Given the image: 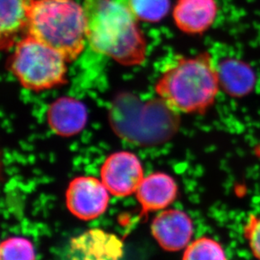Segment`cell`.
Masks as SVG:
<instances>
[{
	"label": "cell",
	"mask_w": 260,
	"mask_h": 260,
	"mask_svg": "<svg viewBox=\"0 0 260 260\" xmlns=\"http://www.w3.org/2000/svg\"><path fill=\"white\" fill-rule=\"evenodd\" d=\"M178 184L173 177L165 173H154L143 179L136 192L142 206V214L165 210L175 201Z\"/></svg>",
	"instance_id": "7c38bea8"
},
{
	"label": "cell",
	"mask_w": 260,
	"mask_h": 260,
	"mask_svg": "<svg viewBox=\"0 0 260 260\" xmlns=\"http://www.w3.org/2000/svg\"><path fill=\"white\" fill-rule=\"evenodd\" d=\"M101 178L110 194L117 197H129L137 192L144 179L143 166L133 152H115L101 166Z\"/></svg>",
	"instance_id": "52a82bcc"
},
{
	"label": "cell",
	"mask_w": 260,
	"mask_h": 260,
	"mask_svg": "<svg viewBox=\"0 0 260 260\" xmlns=\"http://www.w3.org/2000/svg\"><path fill=\"white\" fill-rule=\"evenodd\" d=\"M217 0H176L173 20L187 35H202L212 27L218 16Z\"/></svg>",
	"instance_id": "30bf717a"
},
{
	"label": "cell",
	"mask_w": 260,
	"mask_h": 260,
	"mask_svg": "<svg viewBox=\"0 0 260 260\" xmlns=\"http://www.w3.org/2000/svg\"><path fill=\"white\" fill-rule=\"evenodd\" d=\"M0 45L8 52L26 33V0H0Z\"/></svg>",
	"instance_id": "5bb4252c"
},
{
	"label": "cell",
	"mask_w": 260,
	"mask_h": 260,
	"mask_svg": "<svg viewBox=\"0 0 260 260\" xmlns=\"http://www.w3.org/2000/svg\"><path fill=\"white\" fill-rule=\"evenodd\" d=\"M8 69L24 88L47 90L67 83V61L57 50L25 34L14 47Z\"/></svg>",
	"instance_id": "5b68a950"
},
{
	"label": "cell",
	"mask_w": 260,
	"mask_h": 260,
	"mask_svg": "<svg viewBox=\"0 0 260 260\" xmlns=\"http://www.w3.org/2000/svg\"><path fill=\"white\" fill-rule=\"evenodd\" d=\"M138 20L157 23L165 19L171 7L170 0H120Z\"/></svg>",
	"instance_id": "9a60e30c"
},
{
	"label": "cell",
	"mask_w": 260,
	"mask_h": 260,
	"mask_svg": "<svg viewBox=\"0 0 260 260\" xmlns=\"http://www.w3.org/2000/svg\"><path fill=\"white\" fill-rule=\"evenodd\" d=\"M221 90L216 61L211 52L177 57L165 69L155 91L179 114H203Z\"/></svg>",
	"instance_id": "7a4b0ae2"
},
{
	"label": "cell",
	"mask_w": 260,
	"mask_h": 260,
	"mask_svg": "<svg viewBox=\"0 0 260 260\" xmlns=\"http://www.w3.org/2000/svg\"><path fill=\"white\" fill-rule=\"evenodd\" d=\"M152 236L161 248L170 252L184 250L192 241L194 224L184 211L177 209L165 210L151 225Z\"/></svg>",
	"instance_id": "ba28073f"
},
{
	"label": "cell",
	"mask_w": 260,
	"mask_h": 260,
	"mask_svg": "<svg viewBox=\"0 0 260 260\" xmlns=\"http://www.w3.org/2000/svg\"><path fill=\"white\" fill-rule=\"evenodd\" d=\"M221 89L234 98H242L253 90L256 74L248 63L238 58H225L216 63Z\"/></svg>",
	"instance_id": "4fadbf2b"
},
{
	"label": "cell",
	"mask_w": 260,
	"mask_h": 260,
	"mask_svg": "<svg viewBox=\"0 0 260 260\" xmlns=\"http://www.w3.org/2000/svg\"><path fill=\"white\" fill-rule=\"evenodd\" d=\"M86 38L94 52L123 66H138L147 57V42L134 17L120 0H84Z\"/></svg>",
	"instance_id": "6da1fadb"
},
{
	"label": "cell",
	"mask_w": 260,
	"mask_h": 260,
	"mask_svg": "<svg viewBox=\"0 0 260 260\" xmlns=\"http://www.w3.org/2000/svg\"><path fill=\"white\" fill-rule=\"evenodd\" d=\"M109 120L118 137L141 147L166 143L180 125L179 114L162 99L141 102L130 94H120L116 99Z\"/></svg>",
	"instance_id": "277c9868"
},
{
	"label": "cell",
	"mask_w": 260,
	"mask_h": 260,
	"mask_svg": "<svg viewBox=\"0 0 260 260\" xmlns=\"http://www.w3.org/2000/svg\"><path fill=\"white\" fill-rule=\"evenodd\" d=\"M226 251L221 243L209 237L191 241L184 248L183 259H226Z\"/></svg>",
	"instance_id": "2e32d148"
},
{
	"label": "cell",
	"mask_w": 260,
	"mask_h": 260,
	"mask_svg": "<svg viewBox=\"0 0 260 260\" xmlns=\"http://www.w3.org/2000/svg\"><path fill=\"white\" fill-rule=\"evenodd\" d=\"M35 258L33 244L26 238H8L3 241L0 246V258L2 260H33Z\"/></svg>",
	"instance_id": "e0dca14e"
},
{
	"label": "cell",
	"mask_w": 260,
	"mask_h": 260,
	"mask_svg": "<svg viewBox=\"0 0 260 260\" xmlns=\"http://www.w3.org/2000/svg\"><path fill=\"white\" fill-rule=\"evenodd\" d=\"M68 253L70 259H120L124 254V245L115 234L90 229L72 239Z\"/></svg>",
	"instance_id": "9c48e42d"
},
{
	"label": "cell",
	"mask_w": 260,
	"mask_h": 260,
	"mask_svg": "<svg viewBox=\"0 0 260 260\" xmlns=\"http://www.w3.org/2000/svg\"><path fill=\"white\" fill-rule=\"evenodd\" d=\"M47 123L57 135L69 138L81 133L86 125L88 112L84 103L72 97H61L48 108Z\"/></svg>",
	"instance_id": "8fae6325"
},
{
	"label": "cell",
	"mask_w": 260,
	"mask_h": 260,
	"mask_svg": "<svg viewBox=\"0 0 260 260\" xmlns=\"http://www.w3.org/2000/svg\"><path fill=\"white\" fill-rule=\"evenodd\" d=\"M26 33L60 52L68 62L84 51V7L76 0H26Z\"/></svg>",
	"instance_id": "3957f363"
},
{
	"label": "cell",
	"mask_w": 260,
	"mask_h": 260,
	"mask_svg": "<svg viewBox=\"0 0 260 260\" xmlns=\"http://www.w3.org/2000/svg\"><path fill=\"white\" fill-rule=\"evenodd\" d=\"M243 237L251 253L260 259V215L251 214L243 226Z\"/></svg>",
	"instance_id": "ac0fdd59"
},
{
	"label": "cell",
	"mask_w": 260,
	"mask_h": 260,
	"mask_svg": "<svg viewBox=\"0 0 260 260\" xmlns=\"http://www.w3.org/2000/svg\"><path fill=\"white\" fill-rule=\"evenodd\" d=\"M109 201L108 189L93 177H77L67 189V207L82 221H91L103 215L108 208Z\"/></svg>",
	"instance_id": "8992f818"
}]
</instances>
